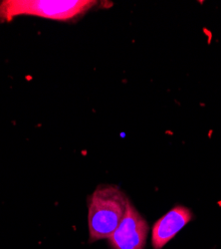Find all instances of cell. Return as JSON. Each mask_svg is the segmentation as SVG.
<instances>
[{
  "mask_svg": "<svg viewBox=\"0 0 221 249\" xmlns=\"http://www.w3.org/2000/svg\"><path fill=\"white\" fill-rule=\"evenodd\" d=\"M149 225L130 202L124 218L108 238L112 249H144Z\"/></svg>",
  "mask_w": 221,
  "mask_h": 249,
  "instance_id": "obj_3",
  "label": "cell"
},
{
  "mask_svg": "<svg viewBox=\"0 0 221 249\" xmlns=\"http://www.w3.org/2000/svg\"><path fill=\"white\" fill-rule=\"evenodd\" d=\"M130 200L116 185H100L88 199L90 242L109 238L124 218Z\"/></svg>",
  "mask_w": 221,
  "mask_h": 249,
  "instance_id": "obj_1",
  "label": "cell"
},
{
  "mask_svg": "<svg viewBox=\"0 0 221 249\" xmlns=\"http://www.w3.org/2000/svg\"><path fill=\"white\" fill-rule=\"evenodd\" d=\"M97 4L87 0H7L0 2V22L20 15L68 21L83 15Z\"/></svg>",
  "mask_w": 221,
  "mask_h": 249,
  "instance_id": "obj_2",
  "label": "cell"
},
{
  "mask_svg": "<svg viewBox=\"0 0 221 249\" xmlns=\"http://www.w3.org/2000/svg\"><path fill=\"white\" fill-rule=\"evenodd\" d=\"M191 212L185 206H175L159 218L152 231L153 249H162L191 220Z\"/></svg>",
  "mask_w": 221,
  "mask_h": 249,
  "instance_id": "obj_4",
  "label": "cell"
}]
</instances>
